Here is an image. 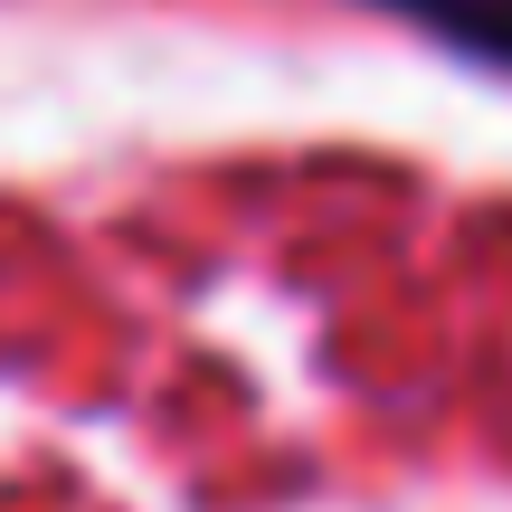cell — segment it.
<instances>
[{
	"mask_svg": "<svg viewBox=\"0 0 512 512\" xmlns=\"http://www.w3.org/2000/svg\"><path fill=\"white\" fill-rule=\"evenodd\" d=\"M370 10L408 19L418 38H437V48L465 57V67L512 76V0H370Z\"/></svg>",
	"mask_w": 512,
	"mask_h": 512,
	"instance_id": "1",
	"label": "cell"
}]
</instances>
